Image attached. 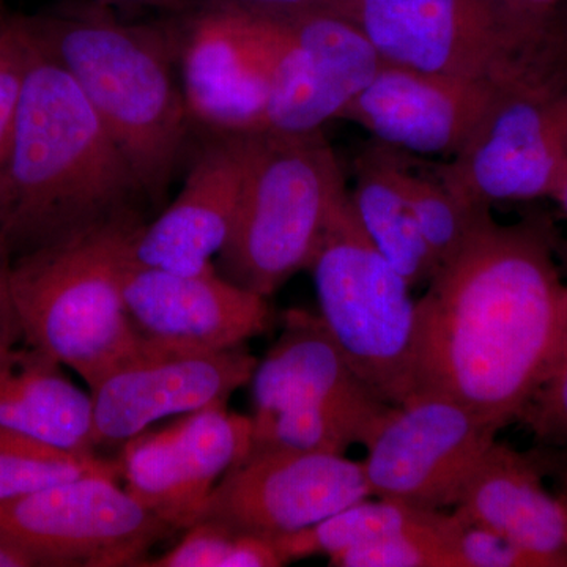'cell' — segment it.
<instances>
[{
    "mask_svg": "<svg viewBox=\"0 0 567 567\" xmlns=\"http://www.w3.org/2000/svg\"><path fill=\"white\" fill-rule=\"evenodd\" d=\"M402 185L425 245L442 267L491 218V207L477 205L457 193L440 175L416 173L402 158Z\"/></svg>",
    "mask_w": 567,
    "mask_h": 567,
    "instance_id": "24",
    "label": "cell"
},
{
    "mask_svg": "<svg viewBox=\"0 0 567 567\" xmlns=\"http://www.w3.org/2000/svg\"><path fill=\"white\" fill-rule=\"evenodd\" d=\"M186 111L210 134L260 133L271 93V51L259 14L200 0L171 28Z\"/></svg>",
    "mask_w": 567,
    "mask_h": 567,
    "instance_id": "13",
    "label": "cell"
},
{
    "mask_svg": "<svg viewBox=\"0 0 567 567\" xmlns=\"http://www.w3.org/2000/svg\"><path fill=\"white\" fill-rule=\"evenodd\" d=\"M492 81L472 137L436 169L484 207L551 197L567 164V24L529 40Z\"/></svg>",
    "mask_w": 567,
    "mask_h": 567,
    "instance_id": "5",
    "label": "cell"
},
{
    "mask_svg": "<svg viewBox=\"0 0 567 567\" xmlns=\"http://www.w3.org/2000/svg\"><path fill=\"white\" fill-rule=\"evenodd\" d=\"M543 477L535 456L495 440L466 477L453 513L567 567V496L551 495Z\"/></svg>",
    "mask_w": 567,
    "mask_h": 567,
    "instance_id": "20",
    "label": "cell"
},
{
    "mask_svg": "<svg viewBox=\"0 0 567 567\" xmlns=\"http://www.w3.org/2000/svg\"><path fill=\"white\" fill-rule=\"evenodd\" d=\"M453 554L457 567H554L498 533L464 520L454 533Z\"/></svg>",
    "mask_w": 567,
    "mask_h": 567,
    "instance_id": "28",
    "label": "cell"
},
{
    "mask_svg": "<svg viewBox=\"0 0 567 567\" xmlns=\"http://www.w3.org/2000/svg\"><path fill=\"white\" fill-rule=\"evenodd\" d=\"M284 559L268 537L215 520H197L177 546L140 567H279Z\"/></svg>",
    "mask_w": 567,
    "mask_h": 567,
    "instance_id": "26",
    "label": "cell"
},
{
    "mask_svg": "<svg viewBox=\"0 0 567 567\" xmlns=\"http://www.w3.org/2000/svg\"><path fill=\"white\" fill-rule=\"evenodd\" d=\"M0 533L37 567L141 566L175 529L117 477L85 475L0 503Z\"/></svg>",
    "mask_w": 567,
    "mask_h": 567,
    "instance_id": "10",
    "label": "cell"
},
{
    "mask_svg": "<svg viewBox=\"0 0 567 567\" xmlns=\"http://www.w3.org/2000/svg\"><path fill=\"white\" fill-rule=\"evenodd\" d=\"M494 81L445 76L383 63L341 118L399 152L453 159L475 132Z\"/></svg>",
    "mask_w": 567,
    "mask_h": 567,
    "instance_id": "19",
    "label": "cell"
},
{
    "mask_svg": "<svg viewBox=\"0 0 567 567\" xmlns=\"http://www.w3.org/2000/svg\"><path fill=\"white\" fill-rule=\"evenodd\" d=\"M62 368L24 341L0 350V427L65 453L99 456L92 395Z\"/></svg>",
    "mask_w": 567,
    "mask_h": 567,
    "instance_id": "21",
    "label": "cell"
},
{
    "mask_svg": "<svg viewBox=\"0 0 567 567\" xmlns=\"http://www.w3.org/2000/svg\"><path fill=\"white\" fill-rule=\"evenodd\" d=\"M122 297L133 330L151 353L224 352L274 324L267 297L229 281L216 268L178 275L126 260Z\"/></svg>",
    "mask_w": 567,
    "mask_h": 567,
    "instance_id": "16",
    "label": "cell"
},
{
    "mask_svg": "<svg viewBox=\"0 0 567 567\" xmlns=\"http://www.w3.org/2000/svg\"><path fill=\"white\" fill-rule=\"evenodd\" d=\"M28 55V32L20 14H11L9 31L0 47V174L10 152Z\"/></svg>",
    "mask_w": 567,
    "mask_h": 567,
    "instance_id": "29",
    "label": "cell"
},
{
    "mask_svg": "<svg viewBox=\"0 0 567 567\" xmlns=\"http://www.w3.org/2000/svg\"><path fill=\"white\" fill-rule=\"evenodd\" d=\"M11 259L0 246V350L22 341L21 324L10 289Z\"/></svg>",
    "mask_w": 567,
    "mask_h": 567,
    "instance_id": "31",
    "label": "cell"
},
{
    "mask_svg": "<svg viewBox=\"0 0 567 567\" xmlns=\"http://www.w3.org/2000/svg\"><path fill=\"white\" fill-rule=\"evenodd\" d=\"M347 192L341 164L322 130L249 133L233 233L218 256L224 278L262 297L274 295L295 274L308 270Z\"/></svg>",
    "mask_w": 567,
    "mask_h": 567,
    "instance_id": "6",
    "label": "cell"
},
{
    "mask_svg": "<svg viewBox=\"0 0 567 567\" xmlns=\"http://www.w3.org/2000/svg\"><path fill=\"white\" fill-rule=\"evenodd\" d=\"M565 487H566V491H567V472H566Z\"/></svg>",
    "mask_w": 567,
    "mask_h": 567,
    "instance_id": "38",
    "label": "cell"
},
{
    "mask_svg": "<svg viewBox=\"0 0 567 567\" xmlns=\"http://www.w3.org/2000/svg\"><path fill=\"white\" fill-rule=\"evenodd\" d=\"M454 524V513L423 509L394 499L369 502L364 498L312 527L271 540L287 565L316 555L331 557L347 548L406 533L446 532Z\"/></svg>",
    "mask_w": 567,
    "mask_h": 567,
    "instance_id": "23",
    "label": "cell"
},
{
    "mask_svg": "<svg viewBox=\"0 0 567 567\" xmlns=\"http://www.w3.org/2000/svg\"><path fill=\"white\" fill-rule=\"evenodd\" d=\"M10 20L11 14L7 11L3 0H0V47H2L7 31H9Z\"/></svg>",
    "mask_w": 567,
    "mask_h": 567,
    "instance_id": "37",
    "label": "cell"
},
{
    "mask_svg": "<svg viewBox=\"0 0 567 567\" xmlns=\"http://www.w3.org/2000/svg\"><path fill=\"white\" fill-rule=\"evenodd\" d=\"M498 432L445 395L415 394L391 405L365 445L371 495L423 509L453 507Z\"/></svg>",
    "mask_w": 567,
    "mask_h": 567,
    "instance_id": "12",
    "label": "cell"
},
{
    "mask_svg": "<svg viewBox=\"0 0 567 567\" xmlns=\"http://www.w3.org/2000/svg\"><path fill=\"white\" fill-rule=\"evenodd\" d=\"M516 9L532 11V13H546L555 9L559 0H507Z\"/></svg>",
    "mask_w": 567,
    "mask_h": 567,
    "instance_id": "35",
    "label": "cell"
},
{
    "mask_svg": "<svg viewBox=\"0 0 567 567\" xmlns=\"http://www.w3.org/2000/svg\"><path fill=\"white\" fill-rule=\"evenodd\" d=\"M251 10L262 20L271 51L264 132H319L342 117L382 65L364 32L330 2Z\"/></svg>",
    "mask_w": 567,
    "mask_h": 567,
    "instance_id": "11",
    "label": "cell"
},
{
    "mask_svg": "<svg viewBox=\"0 0 567 567\" xmlns=\"http://www.w3.org/2000/svg\"><path fill=\"white\" fill-rule=\"evenodd\" d=\"M369 496L363 462L344 454L251 447L208 496L199 520L276 539Z\"/></svg>",
    "mask_w": 567,
    "mask_h": 567,
    "instance_id": "14",
    "label": "cell"
},
{
    "mask_svg": "<svg viewBox=\"0 0 567 567\" xmlns=\"http://www.w3.org/2000/svg\"><path fill=\"white\" fill-rule=\"evenodd\" d=\"M252 447L344 454L368 445L390 410L353 371L320 316L286 312L251 379Z\"/></svg>",
    "mask_w": 567,
    "mask_h": 567,
    "instance_id": "8",
    "label": "cell"
},
{
    "mask_svg": "<svg viewBox=\"0 0 567 567\" xmlns=\"http://www.w3.org/2000/svg\"><path fill=\"white\" fill-rule=\"evenodd\" d=\"M401 164L393 148L375 142L358 156L354 186L349 193L369 240L413 289L431 282L440 264L425 245L406 200Z\"/></svg>",
    "mask_w": 567,
    "mask_h": 567,
    "instance_id": "22",
    "label": "cell"
},
{
    "mask_svg": "<svg viewBox=\"0 0 567 567\" xmlns=\"http://www.w3.org/2000/svg\"><path fill=\"white\" fill-rule=\"evenodd\" d=\"M456 516V514H454ZM456 524L446 532L385 537L328 557L331 567H457L453 554Z\"/></svg>",
    "mask_w": 567,
    "mask_h": 567,
    "instance_id": "27",
    "label": "cell"
},
{
    "mask_svg": "<svg viewBox=\"0 0 567 567\" xmlns=\"http://www.w3.org/2000/svg\"><path fill=\"white\" fill-rule=\"evenodd\" d=\"M218 2L234 3V6L248 7V9L289 10L327 3V0H218Z\"/></svg>",
    "mask_w": 567,
    "mask_h": 567,
    "instance_id": "32",
    "label": "cell"
},
{
    "mask_svg": "<svg viewBox=\"0 0 567 567\" xmlns=\"http://www.w3.org/2000/svg\"><path fill=\"white\" fill-rule=\"evenodd\" d=\"M248 152V134H210L197 152L181 193L151 224H141L128 262L178 275L215 270L233 233Z\"/></svg>",
    "mask_w": 567,
    "mask_h": 567,
    "instance_id": "18",
    "label": "cell"
},
{
    "mask_svg": "<svg viewBox=\"0 0 567 567\" xmlns=\"http://www.w3.org/2000/svg\"><path fill=\"white\" fill-rule=\"evenodd\" d=\"M364 32L383 63L494 80L551 11L529 13L507 0H333Z\"/></svg>",
    "mask_w": 567,
    "mask_h": 567,
    "instance_id": "9",
    "label": "cell"
},
{
    "mask_svg": "<svg viewBox=\"0 0 567 567\" xmlns=\"http://www.w3.org/2000/svg\"><path fill=\"white\" fill-rule=\"evenodd\" d=\"M257 360L245 347L205 354L151 353L89 388L96 447L123 446L152 424L213 405L249 385Z\"/></svg>",
    "mask_w": 567,
    "mask_h": 567,
    "instance_id": "17",
    "label": "cell"
},
{
    "mask_svg": "<svg viewBox=\"0 0 567 567\" xmlns=\"http://www.w3.org/2000/svg\"><path fill=\"white\" fill-rule=\"evenodd\" d=\"M518 421L544 445L567 443V331L550 375Z\"/></svg>",
    "mask_w": 567,
    "mask_h": 567,
    "instance_id": "30",
    "label": "cell"
},
{
    "mask_svg": "<svg viewBox=\"0 0 567 567\" xmlns=\"http://www.w3.org/2000/svg\"><path fill=\"white\" fill-rule=\"evenodd\" d=\"M132 215L89 227L14 257L10 289L22 341L76 372L89 388L122 364L151 354L122 297Z\"/></svg>",
    "mask_w": 567,
    "mask_h": 567,
    "instance_id": "4",
    "label": "cell"
},
{
    "mask_svg": "<svg viewBox=\"0 0 567 567\" xmlns=\"http://www.w3.org/2000/svg\"><path fill=\"white\" fill-rule=\"evenodd\" d=\"M320 319L358 377L383 402L412 394L416 300L358 221L350 193L336 205L311 262Z\"/></svg>",
    "mask_w": 567,
    "mask_h": 567,
    "instance_id": "7",
    "label": "cell"
},
{
    "mask_svg": "<svg viewBox=\"0 0 567 567\" xmlns=\"http://www.w3.org/2000/svg\"><path fill=\"white\" fill-rule=\"evenodd\" d=\"M0 567H37V563L0 533Z\"/></svg>",
    "mask_w": 567,
    "mask_h": 567,
    "instance_id": "33",
    "label": "cell"
},
{
    "mask_svg": "<svg viewBox=\"0 0 567 567\" xmlns=\"http://www.w3.org/2000/svg\"><path fill=\"white\" fill-rule=\"evenodd\" d=\"M566 331L547 235L491 216L416 300L410 398L445 395L502 431L550 375Z\"/></svg>",
    "mask_w": 567,
    "mask_h": 567,
    "instance_id": "1",
    "label": "cell"
},
{
    "mask_svg": "<svg viewBox=\"0 0 567 567\" xmlns=\"http://www.w3.org/2000/svg\"><path fill=\"white\" fill-rule=\"evenodd\" d=\"M188 0H95L102 7L111 6H145V7H177Z\"/></svg>",
    "mask_w": 567,
    "mask_h": 567,
    "instance_id": "34",
    "label": "cell"
},
{
    "mask_svg": "<svg viewBox=\"0 0 567 567\" xmlns=\"http://www.w3.org/2000/svg\"><path fill=\"white\" fill-rule=\"evenodd\" d=\"M555 200L559 204V207L567 213V164L565 171H563L561 178H559L557 188L551 194Z\"/></svg>",
    "mask_w": 567,
    "mask_h": 567,
    "instance_id": "36",
    "label": "cell"
},
{
    "mask_svg": "<svg viewBox=\"0 0 567 567\" xmlns=\"http://www.w3.org/2000/svg\"><path fill=\"white\" fill-rule=\"evenodd\" d=\"M28 39L13 137L0 174V246L11 260L137 215L134 205L145 197L76 82L29 32Z\"/></svg>",
    "mask_w": 567,
    "mask_h": 567,
    "instance_id": "2",
    "label": "cell"
},
{
    "mask_svg": "<svg viewBox=\"0 0 567 567\" xmlns=\"http://www.w3.org/2000/svg\"><path fill=\"white\" fill-rule=\"evenodd\" d=\"M85 475L121 477V462L78 456L0 427V503Z\"/></svg>",
    "mask_w": 567,
    "mask_h": 567,
    "instance_id": "25",
    "label": "cell"
},
{
    "mask_svg": "<svg viewBox=\"0 0 567 567\" xmlns=\"http://www.w3.org/2000/svg\"><path fill=\"white\" fill-rule=\"evenodd\" d=\"M327 2H333V0H327Z\"/></svg>",
    "mask_w": 567,
    "mask_h": 567,
    "instance_id": "39",
    "label": "cell"
},
{
    "mask_svg": "<svg viewBox=\"0 0 567 567\" xmlns=\"http://www.w3.org/2000/svg\"><path fill=\"white\" fill-rule=\"evenodd\" d=\"M251 446V416L213 405L133 436L118 462L126 491L175 532H186Z\"/></svg>",
    "mask_w": 567,
    "mask_h": 567,
    "instance_id": "15",
    "label": "cell"
},
{
    "mask_svg": "<svg viewBox=\"0 0 567 567\" xmlns=\"http://www.w3.org/2000/svg\"><path fill=\"white\" fill-rule=\"evenodd\" d=\"M21 18L84 93L144 196L162 199L193 126L171 28L126 24L99 3Z\"/></svg>",
    "mask_w": 567,
    "mask_h": 567,
    "instance_id": "3",
    "label": "cell"
}]
</instances>
